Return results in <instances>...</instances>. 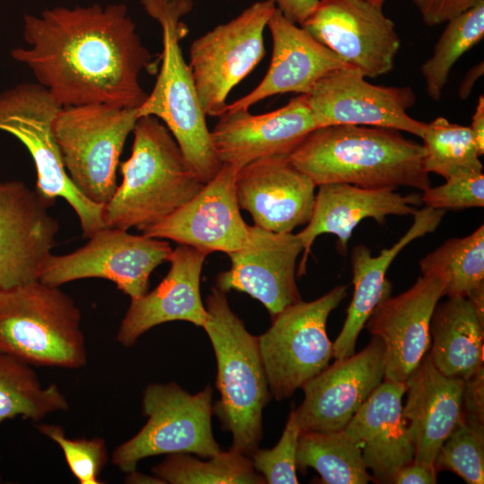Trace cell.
<instances>
[{
  "mask_svg": "<svg viewBox=\"0 0 484 484\" xmlns=\"http://www.w3.org/2000/svg\"><path fill=\"white\" fill-rule=\"evenodd\" d=\"M422 275L439 278L445 296L465 297L484 286V226L446 240L419 261Z\"/></svg>",
  "mask_w": 484,
  "mask_h": 484,
  "instance_id": "31",
  "label": "cell"
},
{
  "mask_svg": "<svg viewBox=\"0 0 484 484\" xmlns=\"http://www.w3.org/2000/svg\"><path fill=\"white\" fill-rule=\"evenodd\" d=\"M207 253L186 245L172 249L169 270L151 291L132 298L116 335L124 347H131L147 331L159 324L186 321L203 327L206 307L200 291V278Z\"/></svg>",
  "mask_w": 484,
  "mask_h": 484,
  "instance_id": "22",
  "label": "cell"
},
{
  "mask_svg": "<svg viewBox=\"0 0 484 484\" xmlns=\"http://www.w3.org/2000/svg\"><path fill=\"white\" fill-rule=\"evenodd\" d=\"M303 245L298 234L249 226L246 244L229 254L231 266L217 277V288L245 292L260 301L272 318L301 300L295 268Z\"/></svg>",
  "mask_w": 484,
  "mask_h": 484,
  "instance_id": "19",
  "label": "cell"
},
{
  "mask_svg": "<svg viewBox=\"0 0 484 484\" xmlns=\"http://www.w3.org/2000/svg\"><path fill=\"white\" fill-rule=\"evenodd\" d=\"M267 28L272 39V53L260 83L246 95L228 104L226 111L247 110L257 102L276 94H307L321 78L348 65L318 42L300 25L287 19L277 8Z\"/></svg>",
  "mask_w": 484,
  "mask_h": 484,
  "instance_id": "23",
  "label": "cell"
},
{
  "mask_svg": "<svg viewBox=\"0 0 484 484\" xmlns=\"http://www.w3.org/2000/svg\"><path fill=\"white\" fill-rule=\"evenodd\" d=\"M482 0H412L427 26L446 22Z\"/></svg>",
  "mask_w": 484,
  "mask_h": 484,
  "instance_id": "40",
  "label": "cell"
},
{
  "mask_svg": "<svg viewBox=\"0 0 484 484\" xmlns=\"http://www.w3.org/2000/svg\"><path fill=\"white\" fill-rule=\"evenodd\" d=\"M432 56L420 66L428 97L439 100L458 59L484 37V0L449 20Z\"/></svg>",
  "mask_w": 484,
  "mask_h": 484,
  "instance_id": "33",
  "label": "cell"
},
{
  "mask_svg": "<svg viewBox=\"0 0 484 484\" xmlns=\"http://www.w3.org/2000/svg\"><path fill=\"white\" fill-rule=\"evenodd\" d=\"M461 421L484 430V367L464 382Z\"/></svg>",
  "mask_w": 484,
  "mask_h": 484,
  "instance_id": "39",
  "label": "cell"
},
{
  "mask_svg": "<svg viewBox=\"0 0 484 484\" xmlns=\"http://www.w3.org/2000/svg\"><path fill=\"white\" fill-rule=\"evenodd\" d=\"M445 214V210L425 206L417 210L406 233L391 247L372 255L368 247L358 245L351 251L354 293L341 333L333 343V357L344 359L355 353L358 337L377 304L391 293L386 273L397 255L414 239L434 232Z\"/></svg>",
  "mask_w": 484,
  "mask_h": 484,
  "instance_id": "27",
  "label": "cell"
},
{
  "mask_svg": "<svg viewBox=\"0 0 484 484\" xmlns=\"http://www.w3.org/2000/svg\"><path fill=\"white\" fill-rule=\"evenodd\" d=\"M466 298L472 305L480 322L484 324V286L471 292Z\"/></svg>",
  "mask_w": 484,
  "mask_h": 484,
  "instance_id": "46",
  "label": "cell"
},
{
  "mask_svg": "<svg viewBox=\"0 0 484 484\" xmlns=\"http://www.w3.org/2000/svg\"><path fill=\"white\" fill-rule=\"evenodd\" d=\"M0 353L32 367H84L86 341L75 301L39 280L0 288Z\"/></svg>",
  "mask_w": 484,
  "mask_h": 484,
  "instance_id": "6",
  "label": "cell"
},
{
  "mask_svg": "<svg viewBox=\"0 0 484 484\" xmlns=\"http://www.w3.org/2000/svg\"><path fill=\"white\" fill-rule=\"evenodd\" d=\"M275 9L274 0L255 2L191 44L188 65L206 116L224 114L232 89L264 57V32Z\"/></svg>",
  "mask_w": 484,
  "mask_h": 484,
  "instance_id": "11",
  "label": "cell"
},
{
  "mask_svg": "<svg viewBox=\"0 0 484 484\" xmlns=\"http://www.w3.org/2000/svg\"><path fill=\"white\" fill-rule=\"evenodd\" d=\"M132 133L131 155L119 164L122 182L104 206V220L108 227L142 231L191 200L205 184L160 119L140 117Z\"/></svg>",
  "mask_w": 484,
  "mask_h": 484,
  "instance_id": "3",
  "label": "cell"
},
{
  "mask_svg": "<svg viewBox=\"0 0 484 484\" xmlns=\"http://www.w3.org/2000/svg\"><path fill=\"white\" fill-rule=\"evenodd\" d=\"M421 203L440 210H461L484 206V175L462 172L445 179V183L423 191Z\"/></svg>",
  "mask_w": 484,
  "mask_h": 484,
  "instance_id": "38",
  "label": "cell"
},
{
  "mask_svg": "<svg viewBox=\"0 0 484 484\" xmlns=\"http://www.w3.org/2000/svg\"><path fill=\"white\" fill-rule=\"evenodd\" d=\"M385 377V345L372 336L358 353L333 364L302 385L303 402L296 409L301 431L343 429Z\"/></svg>",
  "mask_w": 484,
  "mask_h": 484,
  "instance_id": "17",
  "label": "cell"
},
{
  "mask_svg": "<svg viewBox=\"0 0 484 484\" xmlns=\"http://www.w3.org/2000/svg\"><path fill=\"white\" fill-rule=\"evenodd\" d=\"M152 473L170 484H264L249 456L229 449L206 461L191 454H173L152 468Z\"/></svg>",
  "mask_w": 484,
  "mask_h": 484,
  "instance_id": "32",
  "label": "cell"
},
{
  "mask_svg": "<svg viewBox=\"0 0 484 484\" xmlns=\"http://www.w3.org/2000/svg\"><path fill=\"white\" fill-rule=\"evenodd\" d=\"M436 472L447 470L466 483L484 482V430L462 421L439 449L435 461Z\"/></svg>",
  "mask_w": 484,
  "mask_h": 484,
  "instance_id": "35",
  "label": "cell"
},
{
  "mask_svg": "<svg viewBox=\"0 0 484 484\" xmlns=\"http://www.w3.org/2000/svg\"><path fill=\"white\" fill-rule=\"evenodd\" d=\"M236 193L240 209L264 229L290 233L309 221L315 185L289 157L254 161L238 171Z\"/></svg>",
  "mask_w": 484,
  "mask_h": 484,
  "instance_id": "21",
  "label": "cell"
},
{
  "mask_svg": "<svg viewBox=\"0 0 484 484\" xmlns=\"http://www.w3.org/2000/svg\"><path fill=\"white\" fill-rule=\"evenodd\" d=\"M464 380L443 375L428 352L405 381L402 408L414 448L413 462L435 469L440 447L462 420Z\"/></svg>",
  "mask_w": 484,
  "mask_h": 484,
  "instance_id": "26",
  "label": "cell"
},
{
  "mask_svg": "<svg viewBox=\"0 0 484 484\" xmlns=\"http://www.w3.org/2000/svg\"><path fill=\"white\" fill-rule=\"evenodd\" d=\"M144 426L117 445L111 462L125 473L160 454H194L209 458L221 450L212 429V387L191 394L175 382L151 384L143 393Z\"/></svg>",
  "mask_w": 484,
  "mask_h": 484,
  "instance_id": "9",
  "label": "cell"
},
{
  "mask_svg": "<svg viewBox=\"0 0 484 484\" xmlns=\"http://www.w3.org/2000/svg\"><path fill=\"white\" fill-rule=\"evenodd\" d=\"M444 290L439 278L422 275L409 290L384 298L375 307L365 325L385 345L384 379L405 382L428 352L430 321Z\"/></svg>",
  "mask_w": 484,
  "mask_h": 484,
  "instance_id": "20",
  "label": "cell"
},
{
  "mask_svg": "<svg viewBox=\"0 0 484 484\" xmlns=\"http://www.w3.org/2000/svg\"><path fill=\"white\" fill-rule=\"evenodd\" d=\"M480 156L484 154V97L480 96L469 126Z\"/></svg>",
  "mask_w": 484,
  "mask_h": 484,
  "instance_id": "43",
  "label": "cell"
},
{
  "mask_svg": "<svg viewBox=\"0 0 484 484\" xmlns=\"http://www.w3.org/2000/svg\"><path fill=\"white\" fill-rule=\"evenodd\" d=\"M301 429L292 408L282 435L271 449H256L250 456L255 470L269 484H297V450Z\"/></svg>",
  "mask_w": 484,
  "mask_h": 484,
  "instance_id": "37",
  "label": "cell"
},
{
  "mask_svg": "<svg viewBox=\"0 0 484 484\" xmlns=\"http://www.w3.org/2000/svg\"><path fill=\"white\" fill-rule=\"evenodd\" d=\"M141 4L160 26L162 52L155 84L137 108L138 117L160 119L174 136L191 169L206 184L218 174L221 164L180 45L188 32L181 18L191 12L193 1L141 0Z\"/></svg>",
  "mask_w": 484,
  "mask_h": 484,
  "instance_id": "5",
  "label": "cell"
},
{
  "mask_svg": "<svg viewBox=\"0 0 484 484\" xmlns=\"http://www.w3.org/2000/svg\"><path fill=\"white\" fill-rule=\"evenodd\" d=\"M421 139L425 149L424 168L445 179L462 172L483 169L480 154L469 126L439 117L429 124Z\"/></svg>",
  "mask_w": 484,
  "mask_h": 484,
  "instance_id": "34",
  "label": "cell"
},
{
  "mask_svg": "<svg viewBox=\"0 0 484 484\" xmlns=\"http://www.w3.org/2000/svg\"><path fill=\"white\" fill-rule=\"evenodd\" d=\"M297 468H313L326 484H367L373 481L357 444L341 430L301 431Z\"/></svg>",
  "mask_w": 484,
  "mask_h": 484,
  "instance_id": "30",
  "label": "cell"
},
{
  "mask_svg": "<svg viewBox=\"0 0 484 484\" xmlns=\"http://www.w3.org/2000/svg\"><path fill=\"white\" fill-rule=\"evenodd\" d=\"M62 106L38 82H22L0 92V131L20 141L35 165V190L55 203L60 197L76 213L82 237L107 227L104 206L88 199L73 183L56 143L53 124Z\"/></svg>",
  "mask_w": 484,
  "mask_h": 484,
  "instance_id": "7",
  "label": "cell"
},
{
  "mask_svg": "<svg viewBox=\"0 0 484 484\" xmlns=\"http://www.w3.org/2000/svg\"><path fill=\"white\" fill-rule=\"evenodd\" d=\"M125 482L133 484H166L161 479L155 475H147L139 472L136 470L126 473Z\"/></svg>",
  "mask_w": 484,
  "mask_h": 484,
  "instance_id": "45",
  "label": "cell"
},
{
  "mask_svg": "<svg viewBox=\"0 0 484 484\" xmlns=\"http://www.w3.org/2000/svg\"><path fill=\"white\" fill-rule=\"evenodd\" d=\"M357 68L347 65L321 78L306 97L317 128L333 125L376 126L421 138L427 124L407 113L416 103L409 86L375 85Z\"/></svg>",
  "mask_w": 484,
  "mask_h": 484,
  "instance_id": "13",
  "label": "cell"
},
{
  "mask_svg": "<svg viewBox=\"0 0 484 484\" xmlns=\"http://www.w3.org/2000/svg\"><path fill=\"white\" fill-rule=\"evenodd\" d=\"M383 5L366 0H319L301 27L365 77L376 78L393 69L401 47Z\"/></svg>",
  "mask_w": 484,
  "mask_h": 484,
  "instance_id": "14",
  "label": "cell"
},
{
  "mask_svg": "<svg viewBox=\"0 0 484 484\" xmlns=\"http://www.w3.org/2000/svg\"><path fill=\"white\" fill-rule=\"evenodd\" d=\"M437 472L413 461L402 468L393 477L395 484H435L436 483Z\"/></svg>",
  "mask_w": 484,
  "mask_h": 484,
  "instance_id": "41",
  "label": "cell"
},
{
  "mask_svg": "<svg viewBox=\"0 0 484 484\" xmlns=\"http://www.w3.org/2000/svg\"><path fill=\"white\" fill-rule=\"evenodd\" d=\"M366 1L384 4L386 0H366Z\"/></svg>",
  "mask_w": 484,
  "mask_h": 484,
  "instance_id": "47",
  "label": "cell"
},
{
  "mask_svg": "<svg viewBox=\"0 0 484 484\" xmlns=\"http://www.w3.org/2000/svg\"><path fill=\"white\" fill-rule=\"evenodd\" d=\"M425 149L400 131L366 125H333L309 133L292 151V165L318 186L347 183L396 190L430 186Z\"/></svg>",
  "mask_w": 484,
  "mask_h": 484,
  "instance_id": "2",
  "label": "cell"
},
{
  "mask_svg": "<svg viewBox=\"0 0 484 484\" xmlns=\"http://www.w3.org/2000/svg\"><path fill=\"white\" fill-rule=\"evenodd\" d=\"M276 7L287 19L302 25L316 7L319 0H274Z\"/></svg>",
  "mask_w": 484,
  "mask_h": 484,
  "instance_id": "42",
  "label": "cell"
},
{
  "mask_svg": "<svg viewBox=\"0 0 484 484\" xmlns=\"http://www.w3.org/2000/svg\"><path fill=\"white\" fill-rule=\"evenodd\" d=\"M170 245L161 238L104 227L89 238L82 246L65 255H51L39 281L60 287L82 279L110 281L130 298L148 291L150 276L168 262Z\"/></svg>",
  "mask_w": 484,
  "mask_h": 484,
  "instance_id": "12",
  "label": "cell"
},
{
  "mask_svg": "<svg viewBox=\"0 0 484 484\" xmlns=\"http://www.w3.org/2000/svg\"><path fill=\"white\" fill-rule=\"evenodd\" d=\"M405 392V382L384 379L343 428L360 448L376 483H392L398 471L413 461L402 411Z\"/></svg>",
  "mask_w": 484,
  "mask_h": 484,
  "instance_id": "25",
  "label": "cell"
},
{
  "mask_svg": "<svg viewBox=\"0 0 484 484\" xmlns=\"http://www.w3.org/2000/svg\"><path fill=\"white\" fill-rule=\"evenodd\" d=\"M203 325L217 361L216 386L220 399L212 405L224 430L231 433L230 449L251 456L263 437V411L272 395L258 338L229 307L226 292L217 287L206 300Z\"/></svg>",
  "mask_w": 484,
  "mask_h": 484,
  "instance_id": "4",
  "label": "cell"
},
{
  "mask_svg": "<svg viewBox=\"0 0 484 484\" xmlns=\"http://www.w3.org/2000/svg\"><path fill=\"white\" fill-rule=\"evenodd\" d=\"M483 61L471 67L465 74L458 91L459 98L465 99L469 97L476 81L483 75Z\"/></svg>",
  "mask_w": 484,
  "mask_h": 484,
  "instance_id": "44",
  "label": "cell"
},
{
  "mask_svg": "<svg viewBox=\"0 0 484 484\" xmlns=\"http://www.w3.org/2000/svg\"><path fill=\"white\" fill-rule=\"evenodd\" d=\"M68 409L56 384L44 385L32 366L0 353V425L18 417L38 422Z\"/></svg>",
  "mask_w": 484,
  "mask_h": 484,
  "instance_id": "29",
  "label": "cell"
},
{
  "mask_svg": "<svg viewBox=\"0 0 484 484\" xmlns=\"http://www.w3.org/2000/svg\"><path fill=\"white\" fill-rule=\"evenodd\" d=\"M211 131L221 165L237 171L262 159L290 157L306 136L317 128L305 95L271 112L225 111Z\"/></svg>",
  "mask_w": 484,
  "mask_h": 484,
  "instance_id": "18",
  "label": "cell"
},
{
  "mask_svg": "<svg viewBox=\"0 0 484 484\" xmlns=\"http://www.w3.org/2000/svg\"><path fill=\"white\" fill-rule=\"evenodd\" d=\"M318 187L311 218L298 233L303 245L298 276L306 272L307 256L319 235H335L337 249L345 255L348 241L360 221L371 218L382 224L387 216L413 215L422 203L419 194L402 195L389 188H365L347 183H329Z\"/></svg>",
  "mask_w": 484,
  "mask_h": 484,
  "instance_id": "24",
  "label": "cell"
},
{
  "mask_svg": "<svg viewBox=\"0 0 484 484\" xmlns=\"http://www.w3.org/2000/svg\"><path fill=\"white\" fill-rule=\"evenodd\" d=\"M237 173L231 166L221 165L195 196L142 234L190 246L208 255L215 251L229 255L241 249L248 240L249 226L238 203Z\"/></svg>",
  "mask_w": 484,
  "mask_h": 484,
  "instance_id": "16",
  "label": "cell"
},
{
  "mask_svg": "<svg viewBox=\"0 0 484 484\" xmlns=\"http://www.w3.org/2000/svg\"><path fill=\"white\" fill-rule=\"evenodd\" d=\"M347 289L339 285L317 299L287 307L257 337L269 390L277 401L290 397L328 366L333 343L326 334V321L346 298Z\"/></svg>",
  "mask_w": 484,
  "mask_h": 484,
  "instance_id": "10",
  "label": "cell"
},
{
  "mask_svg": "<svg viewBox=\"0 0 484 484\" xmlns=\"http://www.w3.org/2000/svg\"><path fill=\"white\" fill-rule=\"evenodd\" d=\"M38 430L61 448L70 471L80 484L104 483L99 475L108 454L102 437L70 438L65 428L56 424H39Z\"/></svg>",
  "mask_w": 484,
  "mask_h": 484,
  "instance_id": "36",
  "label": "cell"
},
{
  "mask_svg": "<svg viewBox=\"0 0 484 484\" xmlns=\"http://www.w3.org/2000/svg\"><path fill=\"white\" fill-rule=\"evenodd\" d=\"M1 480H2V478H1V475H0V482H1Z\"/></svg>",
  "mask_w": 484,
  "mask_h": 484,
  "instance_id": "48",
  "label": "cell"
},
{
  "mask_svg": "<svg viewBox=\"0 0 484 484\" xmlns=\"http://www.w3.org/2000/svg\"><path fill=\"white\" fill-rule=\"evenodd\" d=\"M138 119L137 108L108 104L62 107L54 135L66 172L91 201L105 206L115 193L125 143Z\"/></svg>",
  "mask_w": 484,
  "mask_h": 484,
  "instance_id": "8",
  "label": "cell"
},
{
  "mask_svg": "<svg viewBox=\"0 0 484 484\" xmlns=\"http://www.w3.org/2000/svg\"><path fill=\"white\" fill-rule=\"evenodd\" d=\"M430 336L428 355L443 375L465 381L483 367L484 324L465 297L437 303Z\"/></svg>",
  "mask_w": 484,
  "mask_h": 484,
  "instance_id": "28",
  "label": "cell"
},
{
  "mask_svg": "<svg viewBox=\"0 0 484 484\" xmlns=\"http://www.w3.org/2000/svg\"><path fill=\"white\" fill-rule=\"evenodd\" d=\"M53 204L22 181H0V288L39 280L59 231Z\"/></svg>",
  "mask_w": 484,
  "mask_h": 484,
  "instance_id": "15",
  "label": "cell"
},
{
  "mask_svg": "<svg viewBox=\"0 0 484 484\" xmlns=\"http://www.w3.org/2000/svg\"><path fill=\"white\" fill-rule=\"evenodd\" d=\"M27 47L12 50L62 106L137 108L147 97L143 72L152 56L123 4L54 7L23 17Z\"/></svg>",
  "mask_w": 484,
  "mask_h": 484,
  "instance_id": "1",
  "label": "cell"
}]
</instances>
